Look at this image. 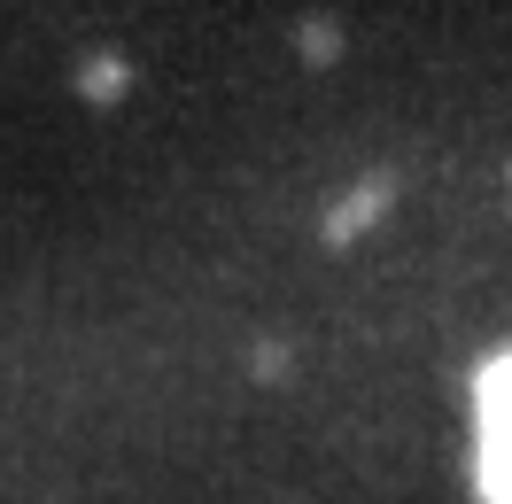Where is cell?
<instances>
[{"label": "cell", "instance_id": "6da1fadb", "mask_svg": "<svg viewBox=\"0 0 512 504\" xmlns=\"http://www.w3.org/2000/svg\"><path fill=\"white\" fill-rule=\"evenodd\" d=\"M474 489L481 504H512V357L474 380Z\"/></svg>", "mask_w": 512, "mask_h": 504}]
</instances>
